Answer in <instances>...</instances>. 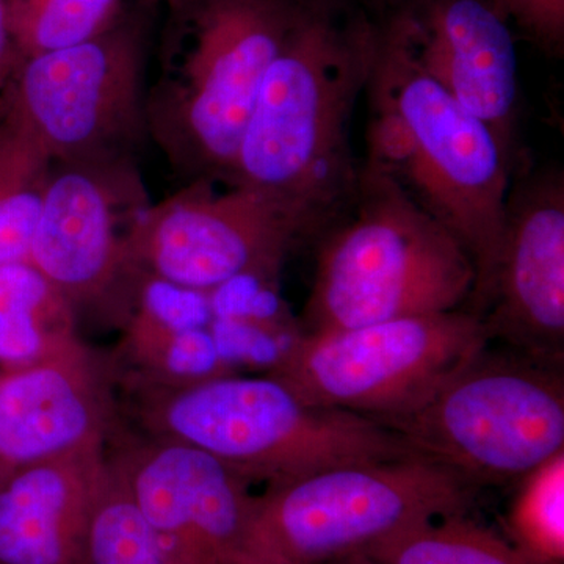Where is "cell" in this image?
<instances>
[{
	"label": "cell",
	"mask_w": 564,
	"mask_h": 564,
	"mask_svg": "<svg viewBox=\"0 0 564 564\" xmlns=\"http://www.w3.org/2000/svg\"><path fill=\"white\" fill-rule=\"evenodd\" d=\"M375 52L372 9L310 0L252 106L229 182L282 204L315 239L348 202L351 122Z\"/></svg>",
	"instance_id": "1"
},
{
	"label": "cell",
	"mask_w": 564,
	"mask_h": 564,
	"mask_svg": "<svg viewBox=\"0 0 564 564\" xmlns=\"http://www.w3.org/2000/svg\"><path fill=\"white\" fill-rule=\"evenodd\" d=\"M367 161L454 234L475 267L464 310L484 314L502 240L513 166L491 129L415 61L386 0L372 7Z\"/></svg>",
	"instance_id": "2"
},
{
	"label": "cell",
	"mask_w": 564,
	"mask_h": 564,
	"mask_svg": "<svg viewBox=\"0 0 564 564\" xmlns=\"http://www.w3.org/2000/svg\"><path fill=\"white\" fill-rule=\"evenodd\" d=\"M302 334L464 310L475 267L458 239L377 163H359L348 202L315 237Z\"/></svg>",
	"instance_id": "3"
},
{
	"label": "cell",
	"mask_w": 564,
	"mask_h": 564,
	"mask_svg": "<svg viewBox=\"0 0 564 564\" xmlns=\"http://www.w3.org/2000/svg\"><path fill=\"white\" fill-rule=\"evenodd\" d=\"M137 388L135 414L152 440L199 448L250 485L419 455L383 423L303 402L270 375Z\"/></svg>",
	"instance_id": "4"
},
{
	"label": "cell",
	"mask_w": 564,
	"mask_h": 564,
	"mask_svg": "<svg viewBox=\"0 0 564 564\" xmlns=\"http://www.w3.org/2000/svg\"><path fill=\"white\" fill-rule=\"evenodd\" d=\"M181 29L147 93V124L196 180L231 177L263 77L310 0H180Z\"/></svg>",
	"instance_id": "5"
},
{
	"label": "cell",
	"mask_w": 564,
	"mask_h": 564,
	"mask_svg": "<svg viewBox=\"0 0 564 564\" xmlns=\"http://www.w3.org/2000/svg\"><path fill=\"white\" fill-rule=\"evenodd\" d=\"M478 489L422 455L352 464L254 496L243 564H326L469 513Z\"/></svg>",
	"instance_id": "6"
},
{
	"label": "cell",
	"mask_w": 564,
	"mask_h": 564,
	"mask_svg": "<svg viewBox=\"0 0 564 564\" xmlns=\"http://www.w3.org/2000/svg\"><path fill=\"white\" fill-rule=\"evenodd\" d=\"M507 351L485 348L383 425L474 488L516 484L564 452V380L560 367Z\"/></svg>",
	"instance_id": "7"
},
{
	"label": "cell",
	"mask_w": 564,
	"mask_h": 564,
	"mask_svg": "<svg viewBox=\"0 0 564 564\" xmlns=\"http://www.w3.org/2000/svg\"><path fill=\"white\" fill-rule=\"evenodd\" d=\"M469 310L300 334L270 370L303 402L384 423L413 411L489 347Z\"/></svg>",
	"instance_id": "8"
},
{
	"label": "cell",
	"mask_w": 564,
	"mask_h": 564,
	"mask_svg": "<svg viewBox=\"0 0 564 564\" xmlns=\"http://www.w3.org/2000/svg\"><path fill=\"white\" fill-rule=\"evenodd\" d=\"M143 47L120 22L95 39L24 58L6 110L54 163L120 158L147 124Z\"/></svg>",
	"instance_id": "9"
},
{
	"label": "cell",
	"mask_w": 564,
	"mask_h": 564,
	"mask_svg": "<svg viewBox=\"0 0 564 564\" xmlns=\"http://www.w3.org/2000/svg\"><path fill=\"white\" fill-rule=\"evenodd\" d=\"M310 240L276 199L242 184L195 180L151 204L133 236L139 273L202 293L237 280L272 282L289 252Z\"/></svg>",
	"instance_id": "10"
},
{
	"label": "cell",
	"mask_w": 564,
	"mask_h": 564,
	"mask_svg": "<svg viewBox=\"0 0 564 564\" xmlns=\"http://www.w3.org/2000/svg\"><path fill=\"white\" fill-rule=\"evenodd\" d=\"M150 207L124 155L54 163L29 262L74 313L98 304L124 313L140 274L133 236Z\"/></svg>",
	"instance_id": "11"
},
{
	"label": "cell",
	"mask_w": 564,
	"mask_h": 564,
	"mask_svg": "<svg viewBox=\"0 0 564 564\" xmlns=\"http://www.w3.org/2000/svg\"><path fill=\"white\" fill-rule=\"evenodd\" d=\"M499 340L534 361L563 367L564 176L516 166L505 203L502 240L481 314Z\"/></svg>",
	"instance_id": "12"
},
{
	"label": "cell",
	"mask_w": 564,
	"mask_h": 564,
	"mask_svg": "<svg viewBox=\"0 0 564 564\" xmlns=\"http://www.w3.org/2000/svg\"><path fill=\"white\" fill-rule=\"evenodd\" d=\"M111 473L172 564H243L250 484L191 445L152 440L126 447Z\"/></svg>",
	"instance_id": "13"
},
{
	"label": "cell",
	"mask_w": 564,
	"mask_h": 564,
	"mask_svg": "<svg viewBox=\"0 0 564 564\" xmlns=\"http://www.w3.org/2000/svg\"><path fill=\"white\" fill-rule=\"evenodd\" d=\"M411 52L445 91L485 122L513 170L519 58L513 25L492 0H386Z\"/></svg>",
	"instance_id": "14"
},
{
	"label": "cell",
	"mask_w": 564,
	"mask_h": 564,
	"mask_svg": "<svg viewBox=\"0 0 564 564\" xmlns=\"http://www.w3.org/2000/svg\"><path fill=\"white\" fill-rule=\"evenodd\" d=\"M109 403L82 348L0 373V467L104 447Z\"/></svg>",
	"instance_id": "15"
},
{
	"label": "cell",
	"mask_w": 564,
	"mask_h": 564,
	"mask_svg": "<svg viewBox=\"0 0 564 564\" xmlns=\"http://www.w3.org/2000/svg\"><path fill=\"white\" fill-rule=\"evenodd\" d=\"M109 470L104 447L0 477V564H90L93 508Z\"/></svg>",
	"instance_id": "16"
},
{
	"label": "cell",
	"mask_w": 564,
	"mask_h": 564,
	"mask_svg": "<svg viewBox=\"0 0 564 564\" xmlns=\"http://www.w3.org/2000/svg\"><path fill=\"white\" fill-rule=\"evenodd\" d=\"M74 311L31 262L0 267V367L3 372L76 350Z\"/></svg>",
	"instance_id": "17"
},
{
	"label": "cell",
	"mask_w": 564,
	"mask_h": 564,
	"mask_svg": "<svg viewBox=\"0 0 564 564\" xmlns=\"http://www.w3.org/2000/svg\"><path fill=\"white\" fill-rule=\"evenodd\" d=\"M54 161L14 120L0 115V267L29 262Z\"/></svg>",
	"instance_id": "18"
},
{
	"label": "cell",
	"mask_w": 564,
	"mask_h": 564,
	"mask_svg": "<svg viewBox=\"0 0 564 564\" xmlns=\"http://www.w3.org/2000/svg\"><path fill=\"white\" fill-rule=\"evenodd\" d=\"M362 555L377 564H540L469 513L426 522Z\"/></svg>",
	"instance_id": "19"
},
{
	"label": "cell",
	"mask_w": 564,
	"mask_h": 564,
	"mask_svg": "<svg viewBox=\"0 0 564 564\" xmlns=\"http://www.w3.org/2000/svg\"><path fill=\"white\" fill-rule=\"evenodd\" d=\"M122 0H7L22 61L95 39L120 22Z\"/></svg>",
	"instance_id": "20"
},
{
	"label": "cell",
	"mask_w": 564,
	"mask_h": 564,
	"mask_svg": "<svg viewBox=\"0 0 564 564\" xmlns=\"http://www.w3.org/2000/svg\"><path fill=\"white\" fill-rule=\"evenodd\" d=\"M505 536L540 564L564 563V452L516 481Z\"/></svg>",
	"instance_id": "21"
},
{
	"label": "cell",
	"mask_w": 564,
	"mask_h": 564,
	"mask_svg": "<svg viewBox=\"0 0 564 564\" xmlns=\"http://www.w3.org/2000/svg\"><path fill=\"white\" fill-rule=\"evenodd\" d=\"M88 558L90 564H172L110 466L93 508Z\"/></svg>",
	"instance_id": "22"
},
{
	"label": "cell",
	"mask_w": 564,
	"mask_h": 564,
	"mask_svg": "<svg viewBox=\"0 0 564 564\" xmlns=\"http://www.w3.org/2000/svg\"><path fill=\"white\" fill-rule=\"evenodd\" d=\"M511 25L538 50L560 57L564 50V0H492Z\"/></svg>",
	"instance_id": "23"
},
{
	"label": "cell",
	"mask_w": 564,
	"mask_h": 564,
	"mask_svg": "<svg viewBox=\"0 0 564 564\" xmlns=\"http://www.w3.org/2000/svg\"><path fill=\"white\" fill-rule=\"evenodd\" d=\"M21 62L20 52L14 46L10 32L7 0H0V102L6 101L7 90Z\"/></svg>",
	"instance_id": "24"
},
{
	"label": "cell",
	"mask_w": 564,
	"mask_h": 564,
	"mask_svg": "<svg viewBox=\"0 0 564 564\" xmlns=\"http://www.w3.org/2000/svg\"><path fill=\"white\" fill-rule=\"evenodd\" d=\"M326 564H377L373 560H370L369 556L362 554H356L350 556H345V558L336 560V562L326 563Z\"/></svg>",
	"instance_id": "25"
},
{
	"label": "cell",
	"mask_w": 564,
	"mask_h": 564,
	"mask_svg": "<svg viewBox=\"0 0 564 564\" xmlns=\"http://www.w3.org/2000/svg\"><path fill=\"white\" fill-rule=\"evenodd\" d=\"M3 110H6V101L0 102V115L3 113Z\"/></svg>",
	"instance_id": "26"
},
{
	"label": "cell",
	"mask_w": 564,
	"mask_h": 564,
	"mask_svg": "<svg viewBox=\"0 0 564 564\" xmlns=\"http://www.w3.org/2000/svg\"><path fill=\"white\" fill-rule=\"evenodd\" d=\"M9 473V470L3 469V467H0V477H2L3 474Z\"/></svg>",
	"instance_id": "27"
},
{
	"label": "cell",
	"mask_w": 564,
	"mask_h": 564,
	"mask_svg": "<svg viewBox=\"0 0 564 564\" xmlns=\"http://www.w3.org/2000/svg\"><path fill=\"white\" fill-rule=\"evenodd\" d=\"M2 372H3L2 367H0V373H2Z\"/></svg>",
	"instance_id": "28"
}]
</instances>
